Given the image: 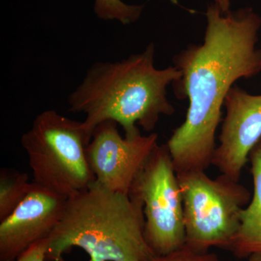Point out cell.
Returning <instances> with one entry per match:
<instances>
[{
	"mask_svg": "<svg viewBox=\"0 0 261 261\" xmlns=\"http://www.w3.org/2000/svg\"><path fill=\"white\" fill-rule=\"evenodd\" d=\"M247 261H261V252L252 254L247 257Z\"/></svg>",
	"mask_w": 261,
	"mask_h": 261,
	"instance_id": "16",
	"label": "cell"
},
{
	"mask_svg": "<svg viewBox=\"0 0 261 261\" xmlns=\"http://www.w3.org/2000/svg\"><path fill=\"white\" fill-rule=\"evenodd\" d=\"M48 240L46 261H66L63 255L75 247L87 252L89 261H150L156 256L146 240L142 199L96 181L67 199Z\"/></svg>",
	"mask_w": 261,
	"mask_h": 261,
	"instance_id": "3",
	"label": "cell"
},
{
	"mask_svg": "<svg viewBox=\"0 0 261 261\" xmlns=\"http://www.w3.org/2000/svg\"><path fill=\"white\" fill-rule=\"evenodd\" d=\"M226 116L211 165L240 181L250 151L261 139V94L233 85L225 98Z\"/></svg>",
	"mask_w": 261,
	"mask_h": 261,
	"instance_id": "8",
	"label": "cell"
},
{
	"mask_svg": "<svg viewBox=\"0 0 261 261\" xmlns=\"http://www.w3.org/2000/svg\"><path fill=\"white\" fill-rule=\"evenodd\" d=\"M114 121L98 124L86 147L96 181L111 191L129 194L132 184L158 144L157 134L122 137Z\"/></svg>",
	"mask_w": 261,
	"mask_h": 261,
	"instance_id": "7",
	"label": "cell"
},
{
	"mask_svg": "<svg viewBox=\"0 0 261 261\" xmlns=\"http://www.w3.org/2000/svg\"><path fill=\"white\" fill-rule=\"evenodd\" d=\"M67 199L33 181L21 203L0 222V261H15L34 243L49 238L62 219Z\"/></svg>",
	"mask_w": 261,
	"mask_h": 261,
	"instance_id": "9",
	"label": "cell"
},
{
	"mask_svg": "<svg viewBox=\"0 0 261 261\" xmlns=\"http://www.w3.org/2000/svg\"><path fill=\"white\" fill-rule=\"evenodd\" d=\"M20 142L34 183L69 198L96 181L86 153L89 140L82 122L47 110L36 117Z\"/></svg>",
	"mask_w": 261,
	"mask_h": 261,
	"instance_id": "4",
	"label": "cell"
},
{
	"mask_svg": "<svg viewBox=\"0 0 261 261\" xmlns=\"http://www.w3.org/2000/svg\"><path fill=\"white\" fill-rule=\"evenodd\" d=\"M253 194L242 213L241 225L228 250L239 258L261 252V139L250 151Z\"/></svg>",
	"mask_w": 261,
	"mask_h": 261,
	"instance_id": "10",
	"label": "cell"
},
{
	"mask_svg": "<svg viewBox=\"0 0 261 261\" xmlns=\"http://www.w3.org/2000/svg\"><path fill=\"white\" fill-rule=\"evenodd\" d=\"M33 182L27 173L3 168L0 172V222L10 216L28 195Z\"/></svg>",
	"mask_w": 261,
	"mask_h": 261,
	"instance_id": "11",
	"label": "cell"
},
{
	"mask_svg": "<svg viewBox=\"0 0 261 261\" xmlns=\"http://www.w3.org/2000/svg\"><path fill=\"white\" fill-rule=\"evenodd\" d=\"M48 243L49 240L47 238L34 243L15 261H46Z\"/></svg>",
	"mask_w": 261,
	"mask_h": 261,
	"instance_id": "14",
	"label": "cell"
},
{
	"mask_svg": "<svg viewBox=\"0 0 261 261\" xmlns=\"http://www.w3.org/2000/svg\"><path fill=\"white\" fill-rule=\"evenodd\" d=\"M231 2V0H213V3L224 13L230 11Z\"/></svg>",
	"mask_w": 261,
	"mask_h": 261,
	"instance_id": "15",
	"label": "cell"
},
{
	"mask_svg": "<svg viewBox=\"0 0 261 261\" xmlns=\"http://www.w3.org/2000/svg\"><path fill=\"white\" fill-rule=\"evenodd\" d=\"M144 8L143 5L127 4L122 0H94V12L98 18L115 20L125 25L137 22Z\"/></svg>",
	"mask_w": 261,
	"mask_h": 261,
	"instance_id": "12",
	"label": "cell"
},
{
	"mask_svg": "<svg viewBox=\"0 0 261 261\" xmlns=\"http://www.w3.org/2000/svg\"><path fill=\"white\" fill-rule=\"evenodd\" d=\"M185 219V246L197 252L211 247L228 250L250 200L246 187L227 176L211 178L205 171L176 173Z\"/></svg>",
	"mask_w": 261,
	"mask_h": 261,
	"instance_id": "5",
	"label": "cell"
},
{
	"mask_svg": "<svg viewBox=\"0 0 261 261\" xmlns=\"http://www.w3.org/2000/svg\"><path fill=\"white\" fill-rule=\"evenodd\" d=\"M150 261H223L216 254L197 252L184 246L166 255L154 256Z\"/></svg>",
	"mask_w": 261,
	"mask_h": 261,
	"instance_id": "13",
	"label": "cell"
},
{
	"mask_svg": "<svg viewBox=\"0 0 261 261\" xmlns=\"http://www.w3.org/2000/svg\"><path fill=\"white\" fill-rule=\"evenodd\" d=\"M206 22L203 42L190 44L173 59L181 72L173 84L175 94L190 102L185 121L166 143L176 173L208 168L225 98L239 80L261 72V17L255 10L224 13L212 3Z\"/></svg>",
	"mask_w": 261,
	"mask_h": 261,
	"instance_id": "1",
	"label": "cell"
},
{
	"mask_svg": "<svg viewBox=\"0 0 261 261\" xmlns=\"http://www.w3.org/2000/svg\"><path fill=\"white\" fill-rule=\"evenodd\" d=\"M155 46L121 61L94 63L80 85L70 93L69 111L86 115L82 126L90 142L94 128L114 121L125 135L154 129L160 117L171 116L175 108L168 99L167 88L181 78L177 68L154 66Z\"/></svg>",
	"mask_w": 261,
	"mask_h": 261,
	"instance_id": "2",
	"label": "cell"
},
{
	"mask_svg": "<svg viewBox=\"0 0 261 261\" xmlns=\"http://www.w3.org/2000/svg\"><path fill=\"white\" fill-rule=\"evenodd\" d=\"M130 194L144 205L145 237L157 256L185 246L183 202L177 175L167 145H158L140 170Z\"/></svg>",
	"mask_w": 261,
	"mask_h": 261,
	"instance_id": "6",
	"label": "cell"
}]
</instances>
